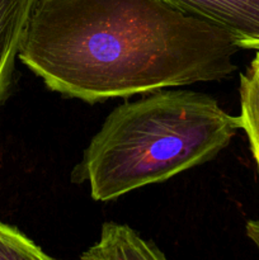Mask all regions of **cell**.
Segmentation results:
<instances>
[{
	"instance_id": "cell-7",
	"label": "cell",
	"mask_w": 259,
	"mask_h": 260,
	"mask_svg": "<svg viewBox=\"0 0 259 260\" xmlns=\"http://www.w3.org/2000/svg\"><path fill=\"white\" fill-rule=\"evenodd\" d=\"M52 259L19 230L0 222V260Z\"/></svg>"
},
{
	"instance_id": "cell-3",
	"label": "cell",
	"mask_w": 259,
	"mask_h": 260,
	"mask_svg": "<svg viewBox=\"0 0 259 260\" xmlns=\"http://www.w3.org/2000/svg\"><path fill=\"white\" fill-rule=\"evenodd\" d=\"M221 28L243 50L259 51V0H163Z\"/></svg>"
},
{
	"instance_id": "cell-8",
	"label": "cell",
	"mask_w": 259,
	"mask_h": 260,
	"mask_svg": "<svg viewBox=\"0 0 259 260\" xmlns=\"http://www.w3.org/2000/svg\"><path fill=\"white\" fill-rule=\"evenodd\" d=\"M246 235L259 249V221L251 220L246 223Z\"/></svg>"
},
{
	"instance_id": "cell-5",
	"label": "cell",
	"mask_w": 259,
	"mask_h": 260,
	"mask_svg": "<svg viewBox=\"0 0 259 260\" xmlns=\"http://www.w3.org/2000/svg\"><path fill=\"white\" fill-rule=\"evenodd\" d=\"M85 260H160L165 255L151 243L140 238L132 229L116 222L102 226L98 243L80 255Z\"/></svg>"
},
{
	"instance_id": "cell-2",
	"label": "cell",
	"mask_w": 259,
	"mask_h": 260,
	"mask_svg": "<svg viewBox=\"0 0 259 260\" xmlns=\"http://www.w3.org/2000/svg\"><path fill=\"white\" fill-rule=\"evenodd\" d=\"M240 128L215 98L190 90L157 91L117 107L76 168L93 200L113 201L212 160Z\"/></svg>"
},
{
	"instance_id": "cell-1",
	"label": "cell",
	"mask_w": 259,
	"mask_h": 260,
	"mask_svg": "<svg viewBox=\"0 0 259 260\" xmlns=\"http://www.w3.org/2000/svg\"><path fill=\"white\" fill-rule=\"evenodd\" d=\"M239 50L163 0H37L18 57L51 90L96 103L221 80Z\"/></svg>"
},
{
	"instance_id": "cell-6",
	"label": "cell",
	"mask_w": 259,
	"mask_h": 260,
	"mask_svg": "<svg viewBox=\"0 0 259 260\" xmlns=\"http://www.w3.org/2000/svg\"><path fill=\"white\" fill-rule=\"evenodd\" d=\"M240 128L249 140L259 172V51L251 60L245 73L240 75Z\"/></svg>"
},
{
	"instance_id": "cell-4",
	"label": "cell",
	"mask_w": 259,
	"mask_h": 260,
	"mask_svg": "<svg viewBox=\"0 0 259 260\" xmlns=\"http://www.w3.org/2000/svg\"><path fill=\"white\" fill-rule=\"evenodd\" d=\"M37 0H0V104L5 99L30 13Z\"/></svg>"
}]
</instances>
